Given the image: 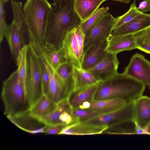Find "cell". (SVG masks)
I'll list each match as a JSON object with an SVG mask.
<instances>
[{
  "mask_svg": "<svg viewBox=\"0 0 150 150\" xmlns=\"http://www.w3.org/2000/svg\"><path fill=\"white\" fill-rule=\"evenodd\" d=\"M73 91L77 92L87 88L101 82L97 80L91 73L82 68L74 66L73 72Z\"/></svg>",
  "mask_w": 150,
  "mask_h": 150,
  "instance_id": "20",
  "label": "cell"
},
{
  "mask_svg": "<svg viewBox=\"0 0 150 150\" xmlns=\"http://www.w3.org/2000/svg\"><path fill=\"white\" fill-rule=\"evenodd\" d=\"M117 20L108 12L104 15L85 34L83 53L90 47L110 38Z\"/></svg>",
  "mask_w": 150,
  "mask_h": 150,
  "instance_id": "6",
  "label": "cell"
},
{
  "mask_svg": "<svg viewBox=\"0 0 150 150\" xmlns=\"http://www.w3.org/2000/svg\"><path fill=\"white\" fill-rule=\"evenodd\" d=\"M27 64L25 90L30 110L44 94L40 58L29 44L27 54Z\"/></svg>",
  "mask_w": 150,
  "mask_h": 150,
  "instance_id": "5",
  "label": "cell"
},
{
  "mask_svg": "<svg viewBox=\"0 0 150 150\" xmlns=\"http://www.w3.org/2000/svg\"><path fill=\"white\" fill-rule=\"evenodd\" d=\"M40 65L42 84L44 95H47L48 93L50 81L49 74L42 60L40 58Z\"/></svg>",
  "mask_w": 150,
  "mask_h": 150,
  "instance_id": "32",
  "label": "cell"
},
{
  "mask_svg": "<svg viewBox=\"0 0 150 150\" xmlns=\"http://www.w3.org/2000/svg\"><path fill=\"white\" fill-rule=\"evenodd\" d=\"M109 10L108 7L98 8L88 18L80 23L79 26L85 34Z\"/></svg>",
  "mask_w": 150,
  "mask_h": 150,
  "instance_id": "29",
  "label": "cell"
},
{
  "mask_svg": "<svg viewBox=\"0 0 150 150\" xmlns=\"http://www.w3.org/2000/svg\"><path fill=\"white\" fill-rule=\"evenodd\" d=\"M1 97L6 117L14 116L30 110L25 87L20 80L17 70L3 82Z\"/></svg>",
  "mask_w": 150,
  "mask_h": 150,
  "instance_id": "4",
  "label": "cell"
},
{
  "mask_svg": "<svg viewBox=\"0 0 150 150\" xmlns=\"http://www.w3.org/2000/svg\"><path fill=\"white\" fill-rule=\"evenodd\" d=\"M60 0H53V4H54L58 2Z\"/></svg>",
  "mask_w": 150,
  "mask_h": 150,
  "instance_id": "39",
  "label": "cell"
},
{
  "mask_svg": "<svg viewBox=\"0 0 150 150\" xmlns=\"http://www.w3.org/2000/svg\"><path fill=\"white\" fill-rule=\"evenodd\" d=\"M123 73L150 87V61L143 55H133Z\"/></svg>",
  "mask_w": 150,
  "mask_h": 150,
  "instance_id": "8",
  "label": "cell"
},
{
  "mask_svg": "<svg viewBox=\"0 0 150 150\" xmlns=\"http://www.w3.org/2000/svg\"><path fill=\"white\" fill-rule=\"evenodd\" d=\"M134 33L110 37L109 38L108 45L106 51L117 54L122 51L137 49Z\"/></svg>",
  "mask_w": 150,
  "mask_h": 150,
  "instance_id": "18",
  "label": "cell"
},
{
  "mask_svg": "<svg viewBox=\"0 0 150 150\" xmlns=\"http://www.w3.org/2000/svg\"><path fill=\"white\" fill-rule=\"evenodd\" d=\"M135 99L128 102L125 105L115 110L84 121L108 126L124 122H133Z\"/></svg>",
  "mask_w": 150,
  "mask_h": 150,
  "instance_id": "7",
  "label": "cell"
},
{
  "mask_svg": "<svg viewBox=\"0 0 150 150\" xmlns=\"http://www.w3.org/2000/svg\"><path fill=\"white\" fill-rule=\"evenodd\" d=\"M41 59L46 66L50 77L49 90L47 96L56 103L67 98L71 91L63 83L47 63Z\"/></svg>",
  "mask_w": 150,
  "mask_h": 150,
  "instance_id": "12",
  "label": "cell"
},
{
  "mask_svg": "<svg viewBox=\"0 0 150 150\" xmlns=\"http://www.w3.org/2000/svg\"><path fill=\"white\" fill-rule=\"evenodd\" d=\"M149 26L150 14L140 13L130 21L114 29L111 37L134 33Z\"/></svg>",
  "mask_w": 150,
  "mask_h": 150,
  "instance_id": "16",
  "label": "cell"
},
{
  "mask_svg": "<svg viewBox=\"0 0 150 150\" xmlns=\"http://www.w3.org/2000/svg\"><path fill=\"white\" fill-rule=\"evenodd\" d=\"M71 108L67 98L57 103L55 109L50 113L45 116L35 117L47 126L58 124L62 123L59 119L60 114L64 111Z\"/></svg>",
  "mask_w": 150,
  "mask_h": 150,
  "instance_id": "24",
  "label": "cell"
},
{
  "mask_svg": "<svg viewBox=\"0 0 150 150\" xmlns=\"http://www.w3.org/2000/svg\"><path fill=\"white\" fill-rule=\"evenodd\" d=\"M149 1H150V0H149Z\"/></svg>",
  "mask_w": 150,
  "mask_h": 150,
  "instance_id": "42",
  "label": "cell"
},
{
  "mask_svg": "<svg viewBox=\"0 0 150 150\" xmlns=\"http://www.w3.org/2000/svg\"><path fill=\"white\" fill-rule=\"evenodd\" d=\"M29 44L37 56L45 60L54 72L62 62L64 61L59 50L44 43L31 42Z\"/></svg>",
  "mask_w": 150,
  "mask_h": 150,
  "instance_id": "11",
  "label": "cell"
},
{
  "mask_svg": "<svg viewBox=\"0 0 150 150\" xmlns=\"http://www.w3.org/2000/svg\"><path fill=\"white\" fill-rule=\"evenodd\" d=\"M74 0H60L52 4L44 43L59 50L68 32L81 23L74 8Z\"/></svg>",
  "mask_w": 150,
  "mask_h": 150,
  "instance_id": "1",
  "label": "cell"
},
{
  "mask_svg": "<svg viewBox=\"0 0 150 150\" xmlns=\"http://www.w3.org/2000/svg\"><path fill=\"white\" fill-rule=\"evenodd\" d=\"M4 3L0 0V42L3 41L4 31L7 24L5 20V12L4 6Z\"/></svg>",
  "mask_w": 150,
  "mask_h": 150,
  "instance_id": "34",
  "label": "cell"
},
{
  "mask_svg": "<svg viewBox=\"0 0 150 150\" xmlns=\"http://www.w3.org/2000/svg\"><path fill=\"white\" fill-rule=\"evenodd\" d=\"M52 8L47 0H26L23 9L28 29L29 43H44Z\"/></svg>",
  "mask_w": 150,
  "mask_h": 150,
  "instance_id": "3",
  "label": "cell"
},
{
  "mask_svg": "<svg viewBox=\"0 0 150 150\" xmlns=\"http://www.w3.org/2000/svg\"><path fill=\"white\" fill-rule=\"evenodd\" d=\"M71 113L73 118L74 123L85 121L101 115L89 109L71 108Z\"/></svg>",
  "mask_w": 150,
  "mask_h": 150,
  "instance_id": "30",
  "label": "cell"
},
{
  "mask_svg": "<svg viewBox=\"0 0 150 150\" xmlns=\"http://www.w3.org/2000/svg\"><path fill=\"white\" fill-rule=\"evenodd\" d=\"M57 105V103L50 99L47 95H43L30 110V113L35 117L45 116L54 111Z\"/></svg>",
  "mask_w": 150,
  "mask_h": 150,
  "instance_id": "25",
  "label": "cell"
},
{
  "mask_svg": "<svg viewBox=\"0 0 150 150\" xmlns=\"http://www.w3.org/2000/svg\"><path fill=\"white\" fill-rule=\"evenodd\" d=\"M145 85L123 73L100 84L94 99L120 98L128 102L142 96Z\"/></svg>",
  "mask_w": 150,
  "mask_h": 150,
  "instance_id": "2",
  "label": "cell"
},
{
  "mask_svg": "<svg viewBox=\"0 0 150 150\" xmlns=\"http://www.w3.org/2000/svg\"><path fill=\"white\" fill-rule=\"evenodd\" d=\"M141 12L137 9L136 6V0L133 1L130 5L129 10L125 13L117 18V20L114 29L119 26L127 22ZM113 29V30H114Z\"/></svg>",
  "mask_w": 150,
  "mask_h": 150,
  "instance_id": "31",
  "label": "cell"
},
{
  "mask_svg": "<svg viewBox=\"0 0 150 150\" xmlns=\"http://www.w3.org/2000/svg\"><path fill=\"white\" fill-rule=\"evenodd\" d=\"M106 125L82 121L65 125L59 134L85 135L103 134L108 128Z\"/></svg>",
  "mask_w": 150,
  "mask_h": 150,
  "instance_id": "13",
  "label": "cell"
},
{
  "mask_svg": "<svg viewBox=\"0 0 150 150\" xmlns=\"http://www.w3.org/2000/svg\"><path fill=\"white\" fill-rule=\"evenodd\" d=\"M71 110H65L60 115L59 119L61 122L68 125L74 123V119L71 113Z\"/></svg>",
  "mask_w": 150,
  "mask_h": 150,
  "instance_id": "36",
  "label": "cell"
},
{
  "mask_svg": "<svg viewBox=\"0 0 150 150\" xmlns=\"http://www.w3.org/2000/svg\"><path fill=\"white\" fill-rule=\"evenodd\" d=\"M149 89H150V87H149Z\"/></svg>",
  "mask_w": 150,
  "mask_h": 150,
  "instance_id": "41",
  "label": "cell"
},
{
  "mask_svg": "<svg viewBox=\"0 0 150 150\" xmlns=\"http://www.w3.org/2000/svg\"><path fill=\"white\" fill-rule=\"evenodd\" d=\"M4 3H5L11 0H2Z\"/></svg>",
  "mask_w": 150,
  "mask_h": 150,
  "instance_id": "40",
  "label": "cell"
},
{
  "mask_svg": "<svg viewBox=\"0 0 150 150\" xmlns=\"http://www.w3.org/2000/svg\"><path fill=\"white\" fill-rule=\"evenodd\" d=\"M30 111L14 116L7 117L16 126L31 134L44 133L47 126L32 115Z\"/></svg>",
  "mask_w": 150,
  "mask_h": 150,
  "instance_id": "14",
  "label": "cell"
},
{
  "mask_svg": "<svg viewBox=\"0 0 150 150\" xmlns=\"http://www.w3.org/2000/svg\"><path fill=\"white\" fill-rule=\"evenodd\" d=\"M109 38L89 47L84 52L83 57L81 68L86 70L101 61L108 53L105 50L108 43Z\"/></svg>",
  "mask_w": 150,
  "mask_h": 150,
  "instance_id": "15",
  "label": "cell"
},
{
  "mask_svg": "<svg viewBox=\"0 0 150 150\" xmlns=\"http://www.w3.org/2000/svg\"><path fill=\"white\" fill-rule=\"evenodd\" d=\"M73 67L71 63L64 60L62 62L55 72L63 83L71 92L73 88Z\"/></svg>",
  "mask_w": 150,
  "mask_h": 150,
  "instance_id": "26",
  "label": "cell"
},
{
  "mask_svg": "<svg viewBox=\"0 0 150 150\" xmlns=\"http://www.w3.org/2000/svg\"><path fill=\"white\" fill-rule=\"evenodd\" d=\"M137 9L139 12L142 13L150 11V2L149 0H144L140 2Z\"/></svg>",
  "mask_w": 150,
  "mask_h": 150,
  "instance_id": "37",
  "label": "cell"
},
{
  "mask_svg": "<svg viewBox=\"0 0 150 150\" xmlns=\"http://www.w3.org/2000/svg\"><path fill=\"white\" fill-rule=\"evenodd\" d=\"M133 122L143 129L150 126V98L142 96L135 99Z\"/></svg>",
  "mask_w": 150,
  "mask_h": 150,
  "instance_id": "17",
  "label": "cell"
},
{
  "mask_svg": "<svg viewBox=\"0 0 150 150\" xmlns=\"http://www.w3.org/2000/svg\"><path fill=\"white\" fill-rule=\"evenodd\" d=\"M28 45H26L21 49L18 57L16 65L19 78L24 85L25 88V83L27 73V54Z\"/></svg>",
  "mask_w": 150,
  "mask_h": 150,
  "instance_id": "28",
  "label": "cell"
},
{
  "mask_svg": "<svg viewBox=\"0 0 150 150\" xmlns=\"http://www.w3.org/2000/svg\"><path fill=\"white\" fill-rule=\"evenodd\" d=\"M120 98H112L101 100L93 99L91 102L88 109L97 112L101 115L108 113L118 109L127 102Z\"/></svg>",
  "mask_w": 150,
  "mask_h": 150,
  "instance_id": "22",
  "label": "cell"
},
{
  "mask_svg": "<svg viewBox=\"0 0 150 150\" xmlns=\"http://www.w3.org/2000/svg\"><path fill=\"white\" fill-rule=\"evenodd\" d=\"M105 0H74V8L81 23L91 17Z\"/></svg>",
  "mask_w": 150,
  "mask_h": 150,
  "instance_id": "21",
  "label": "cell"
},
{
  "mask_svg": "<svg viewBox=\"0 0 150 150\" xmlns=\"http://www.w3.org/2000/svg\"><path fill=\"white\" fill-rule=\"evenodd\" d=\"M76 35L79 47L81 58L82 60L83 56V48L85 34L79 25L76 28Z\"/></svg>",
  "mask_w": 150,
  "mask_h": 150,
  "instance_id": "33",
  "label": "cell"
},
{
  "mask_svg": "<svg viewBox=\"0 0 150 150\" xmlns=\"http://www.w3.org/2000/svg\"><path fill=\"white\" fill-rule=\"evenodd\" d=\"M117 54L108 52L103 59L96 65L86 71L97 80L103 82L118 74L119 62Z\"/></svg>",
  "mask_w": 150,
  "mask_h": 150,
  "instance_id": "9",
  "label": "cell"
},
{
  "mask_svg": "<svg viewBox=\"0 0 150 150\" xmlns=\"http://www.w3.org/2000/svg\"><path fill=\"white\" fill-rule=\"evenodd\" d=\"M137 49L150 54V26L134 33Z\"/></svg>",
  "mask_w": 150,
  "mask_h": 150,
  "instance_id": "27",
  "label": "cell"
},
{
  "mask_svg": "<svg viewBox=\"0 0 150 150\" xmlns=\"http://www.w3.org/2000/svg\"><path fill=\"white\" fill-rule=\"evenodd\" d=\"M76 28L67 32L59 50L64 60L70 62L77 68H81L82 60L76 35Z\"/></svg>",
  "mask_w": 150,
  "mask_h": 150,
  "instance_id": "10",
  "label": "cell"
},
{
  "mask_svg": "<svg viewBox=\"0 0 150 150\" xmlns=\"http://www.w3.org/2000/svg\"><path fill=\"white\" fill-rule=\"evenodd\" d=\"M4 36L8 45L10 52L16 64L19 52L24 45L17 23L13 20L11 23L6 26Z\"/></svg>",
  "mask_w": 150,
  "mask_h": 150,
  "instance_id": "19",
  "label": "cell"
},
{
  "mask_svg": "<svg viewBox=\"0 0 150 150\" xmlns=\"http://www.w3.org/2000/svg\"><path fill=\"white\" fill-rule=\"evenodd\" d=\"M101 82L85 89L71 92L67 98L71 107L78 108L85 102H91L94 99L95 93Z\"/></svg>",
  "mask_w": 150,
  "mask_h": 150,
  "instance_id": "23",
  "label": "cell"
},
{
  "mask_svg": "<svg viewBox=\"0 0 150 150\" xmlns=\"http://www.w3.org/2000/svg\"><path fill=\"white\" fill-rule=\"evenodd\" d=\"M66 125L65 124L62 123L47 126L45 129L44 133L49 134H59L62 129Z\"/></svg>",
  "mask_w": 150,
  "mask_h": 150,
  "instance_id": "35",
  "label": "cell"
},
{
  "mask_svg": "<svg viewBox=\"0 0 150 150\" xmlns=\"http://www.w3.org/2000/svg\"><path fill=\"white\" fill-rule=\"evenodd\" d=\"M105 1L108 0H105ZM115 1H117L119 2L122 3L127 4L130 3L131 0H112Z\"/></svg>",
  "mask_w": 150,
  "mask_h": 150,
  "instance_id": "38",
  "label": "cell"
}]
</instances>
